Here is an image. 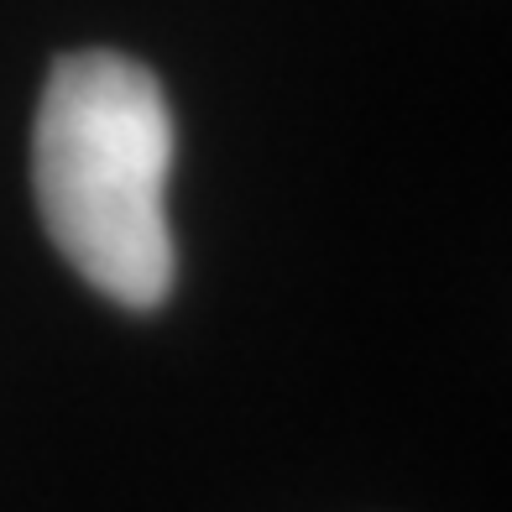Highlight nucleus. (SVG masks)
<instances>
[{"label": "nucleus", "mask_w": 512, "mask_h": 512, "mask_svg": "<svg viewBox=\"0 0 512 512\" xmlns=\"http://www.w3.org/2000/svg\"><path fill=\"white\" fill-rule=\"evenodd\" d=\"M173 110L152 68L89 48L53 63L32 131V189L53 246L126 309L173 293Z\"/></svg>", "instance_id": "f257e3e1"}]
</instances>
